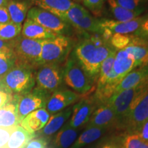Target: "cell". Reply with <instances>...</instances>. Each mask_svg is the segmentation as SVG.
I'll use <instances>...</instances> for the list:
<instances>
[{
	"label": "cell",
	"instance_id": "ab89813d",
	"mask_svg": "<svg viewBox=\"0 0 148 148\" xmlns=\"http://www.w3.org/2000/svg\"><path fill=\"white\" fill-rule=\"evenodd\" d=\"M10 21V17L6 6L0 7V23H5Z\"/></svg>",
	"mask_w": 148,
	"mask_h": 148
},
{
	"label": "cell",
	"instance_id": "8fae6325",
	"mask_svg": "<svg viewBox=\"0 0 148 148\" xmlns=\"http://www.w3.org/2000/svg\"><path fill=\"white\" fill-rule=\"evenodd\" d=\"M98 104L94 97L83 98L72 108L71 117L67 121L68 125L74 129L78 130L87 124Z\"/></svg>",
	"mask_w": 148,
	"mask_h": 148
},
{
	"label": "cell",
	"instance_id": "5bb4252c",
	"mask_svg": "<svg viewBox=\"0 0 148 148\" xmlns=\"http://www.w3.org/2000/svg\"><path fill=\"white\" fill-rule=\"evenodd\" d=\"M19 96L14 95L10 101L0 108V128L12 130L20 125L17 111Z\"/></svg>",
	"mask_w": 148,
	"mask_h": 148
},
{
	"label": "cell",
	"instance_id": "1f68e13d",
	"mask_svg": "<svg viewBox=\"0 0 148 148\" xmlns=\"http://www.w3.org/2000/svg\"><path fill=\"white\" fill-rule=\"evenodd\" d=\"M132 38V35L131 34H113L110 38L109 42L114 49L116 50H119L127 47L130 43Z\"/></svg>",
	"mask_w": 148,
	"mask_h": 148
},
{
	"label": "cell",
	"instance_id": "cb8c5ba5",
	"mask_svg": "<svg viewBox=\"0 0 148 148\" xmlns=\"http://www.w3.org/2000/svg\"><path fill=\"white\" fill-rule=\"evenodd\" d=\"M36 136V134L29 132L21 125H18L11 132L5 148H25L27 143Z\"/></svg>",
	"mask_w": 148,
	"mask_h": 148
},
{
	"label": "cell",
	"instance_id": "4fadbf2b",
	"mask_svg": "<svg viewBox=\"0 0 148 148\" xmlns=\"http://www.w3.org/2000/svg\"><path fill=\"white\" fill-rule=\"evenodd\" d=\"M86 127H98L106 129L116 127V116L110 105L106 102L98 104L92 112Z\"/></svg>",
	"mask_w": 148,
	"mask_h": 148
},
{
	"label": "cell",
	"instance_id": "277c9868",
	"mask_svg": "<svg viewBox=\"0 0 148 148\" xmlns=\"http://www.w3.org/2000/svg\"><path fill=\"white\" fill-rule=\"evenodd\" d=\"M63 80L69 87L79 95H85L92 89L95 82L83 69L73 53L63 68Z\"/></svg>",
	"mask_w": 148,
	"mask_h": 148
},
{
	"label": "cell",
	"instance_id": "4dcf8cb0",
	"mask_svg": "<svg viewBox=\"0 0 148 148\" xmlns=\"http://www.w3.org/2000/svg\"><path fill=\"white\" fill-rule=\"evenodd\" d=\"M123 148H148V142L142 139L137 134H126L122 138Z\"/></svg>",
	"mask_w": 148,
	"mask_h": 148
},
{
	"label": "cell",
	"instance_id": "ffe728a7",
	"mask_svg": "<svg viewBox=\"0 0 148 148\" xmlns=\"http://www.w3.org/2000/svg\"><path fill=\"white\" fill-rule=\"evenodd\" d=\"M124 50L130 56H131L140 64V66L148 64V41L132 35V40Z\"/></svg>",
	"mask_w": 148,
	"mask_h": 148
},
{
	"label": "cell",
	"instance_id": "44dd1931",
	"mask_svg": "<svg viewBox=\"0 0 148 148\" xmlns=\"http://www.w3.org/2000/svg\"><path fill=\"white\" fill-rule=\"evenodd\" d=\"M21 34L25 38L34 40H47L53 38L58 34L45 28L32 20L26 18L22 25Z\"/></svg>",
	"mask_w": 148,
	"mask_h": 148
},
{
	"label": "cell",
	"instance_id": "484cf974",
	"mask_svg": "<svg viewBox=\"0 0 148 148\" xmlns=\"http://www.w3.org/2000/svg\"><path fill=\"white\" fill-rule=\"evenodd\" d=\"M108 129L98 127H86L70 148H83L100 138Z\"/></svg>",
	"mask_w": 148,
	"mask_h": 148
},
{
	"label": "cell",
	"instance_id": "7c38bea8",
	"mask_svg": "<svg viewBox=\"0 0 148 148\" xmlns=\"http://www.w3.org/2000/svg\"><path fill=\"white\" fill-rule=\"evenodd\" d=\"M79 97L80 95L71 90L60 88L49 96L45 109L50 114H55L76 102Z\"/></svg>",
	"mask_w": 148,
	"mask_h": 148
},
{
	"label": "cell",
	"instance_id": "8d00e7d4",
	"mask_svg": "<svg viewBox=\"0 0 148 148\" xmlns=\"http://www.w3.org/2000/svg\"><path fill=\"white\" fill-rule=\"evenodd\" d=\"M95 148H123L122 139H110L103 141Z\"/></svg>",
	"mask_w": 148,
	"mask_h": 148
},
{
	"label": "cell",
	"instance_id": "e0dca14e",
	"mask_svg": "<svg viewBox=\"0 0 148 148\" xmlns=\"http://www.w3.org/2000/svg\"><path fill=\"white\" fill-rule=\"evenodd\" d=\"M145 82H148V64L140 66L130 72L116 86L114 94L136 87Z\"/></svg>",
	"mask_w": 148,
	"mask_h": 148
},
{
	"label": "cell",
	"instance_id": "e575fe53",
	"mask_svg": "<svg viewBox=\"0 0 148 148\" xmlns=\"http://www.w3.org/2000/svg\"><path fill=\"white\" fill-rule=\"evenodd\" d=\"M134 35L148 41V14L144 15V18L139 28L134 33Z\"/></svg>",
	"mask_w": 148,
	"mask_h": 148
},
{
	"label": "cell",
	"instance_id": "7402d4cb",
	"mask_svg": "<svg viewBox=\"0 0 148 148\" xmlns=\"http://www.w3.org/2000/svg\"><path fill=\"white\" fill-rule=\"evenodd\" d=\"M38 8H42L60 18L75 4L72 0H30Z\"/></svg>",
	"mask_w": 148,
	"mask_h": 148
},
{
	"label": "cell",
	"instance_id": "d6a6232c",
	"mask_svg": "<svg viewBox=\"0 0 148 148\" xmlns=\"http://www.w3.org/2000/svg\"><path fill=\"white\" fill-rule=\"evenodd\" d=\"M116 1L121 6L132 11L145 10L148 4V0H116Z\"/></svg>",
	"mask_w": 148,
	"mask_h": 148
},
{
	"label": "cell",
	"instance_id": "30bf717a",
	"mask_svg": "<svg viewBox=\"0 0 148 148\" xmlns=\"http://www.w3.org/2000/svg\"><path fill=\"white\" fill-rule=\"evenodd\" d=\"M26 18L36 22L45 28L58 35H64L69 32V24L55 14L36 6L29 9Z\"/></svg>",
	"mask_w": 148,
	"mask_h": 148
},
{
	"label": "cell",
	"instance_id": "603a6c76",
	"mask_svg": "<svg viewBox=\"0 0 148 148\" xmlns=\"http://www.w3.org/2000/svg\"><path fill=\"white\" fill-rule=\"evenodd\" d=\"M78 137V130L68 125L67 122L54 134L52 144L54 148H70Z\"/></svg>",
	"mask_w": 148,
	"mask_h": 148
},
{
	"label": "cell",
	"instance_id": "8992f818",
	"mask_svg": "<svg viewBox=\"0 0 148 148\" xmlns=\"http://www.w3.org/2000/svg\"><path fill=\"white\" fill-rule=\"evenodd\" d=\"M148 89V82L138 85L136 87L124 90L114 94L107 101L116 116V127L121 129L130 107L138 96Z\"/></svg>",
	"mask_w": 148,
	"mask_h": 148
},
{
	"label": "cell",
	"instance_id": "2e32d148",
	"mask_svg": "<svg viewBox=\"0 0 148 148\" xmlns=\"http://www.w3.org/2000/svg\"><path fill=\"white\" fill-rule=\"evenodd\" d=\"M143 18L144 16H139L128 21L102 19L101 20V23L103 28L108 29L112 34H130L134 33L139 28Z\"/></svg>",
	"mask_w": 148,
	"mask_h": 148
},
{
	"label": "cell",
	"instance_id": "52a82bcc",
	"mask_svg": "<svg viewBox=\"0 0 148 148\" xmlns=\"http://www.w3.org/2000/svg\"><path fill=\"white\" fill-rule=\"evenodd\" d=\"M148 119V89L140 94L130 107L121 130L126 134L137 133L142 125Z\"/></svg>",
	"mask_w": 148,
	"mask_h": 148
},
{
	"label": "cell",
	"instance_id": "ba28073f",
	"mask_svg": "<svg viewBox=\"0 0 148 148\" xmlns=\"http://www.w3.org/2000/svg\"><path fill=\"white\" fill-rule=\"evenodd\" d=\"M64 69L60 64H43L35 72V87L52 93L60 89L63 80Z\"/></svg>",
	"mask_w": 148,
	"mask_h": 148
},
{
	"label": "cell",
	"instance_id": "3957f363",
	"mask_svg": "<svg viewBox=\"0 0 148 148\" xmlns=\"http://www.w3.org/2000/svg\"><path fill=\"white\" fill-rule=\"evenodd\" d=\"M42 40L30 39L21 34L11 40V49L15 58V64L37 69L39 66Z\"/></svg>",
	"mask_w": 148,
	"mask_h": 148
},
{
	"label": "cell",
	"instance_id": "f1b7e54d",
	"mask_svg": "<svg viewBox=\"0 0 148 148\" xmlns=\"http://www.w3.org/2000/svg\"><path fill=\"white\" fill-rule=\"evenodd\" d=\"M22 25L12 23H0V39L10 40L19 36L21 33Z\"/></svg>",
	"mask_w": 148,
	"mask_h": 148
},
{
	"label": "cell",
	"instance_id": "4316f807",
	"mask_svg": "<svg viewBox=\"0 0 148 148\" xmlns=\"http://www.w3.org/2000/svg\"><path fill=\"white\" fill-rule=\"evenodd\" d=\"M10 20L12 23L21 25L26 19L29 5L25 1L10 0L6 5Z\"/></svg>",
	"mask_w": 148,
	"mask_h": 148
},
{
	"label": "cell",
	"instance_id": "83f0119b",
	"mask_svg": "<svg viewBox=\"0 0 148 148\" xmlns=\"http://www.w3.org/2000/svg\"><path fill=\"white\" fill-rule=\"evenodd\" d=\"M109 5V8L112 12V15L116 21H128L134 18L138 17L145 10H136L132 11L127 10L118 4L116 0H108L107 1Z\"/></svg>",
	"mask_w": 148,
	"mask_h": 148
},
{
	"label": "cell",
	"instance_id": "f546056e",
	"mask_svg": "<svg viewBox=\"0 0 148 148\" xmlns=\"http://www.w3.org/2000/svg\"><path fill=\"white\" fill-rule=\"evenodd\" d=\"M15 64V58L12 49L0 51V77L8 73Z\"/></svg>",
	"mask_w": 148,
	"mask_h": 148
},
{
	"label": "cell",
	"instance_id": "d590c367",
	"mask_svg": "<svg viewBox=\"0 0 148 148\" xmlns=\"http://www.w3.org/2000/svg\"><path fill=\"white\" fill-rule=\"evenodd\" d=\"M14 95L10 93L0 80V108L12 99Z\"/></svg>",
	"mask_w": 148,
	"mask_h": 148
},
{
	"label": "cell",
	"instance_id": "d4e9b609",
	"mask_svg": "<svg viewBox=\"0 0 148 148\" xmlns=\"http://www.w3.org/2000/svg\"><path fill=\"white\" fill-rule=\"evenodd\" d=\"M71 25L82 32H92L101 35L103 32V28L101 26V20L92 16L89 13V12L73 22Z\"/></svg>",
	"mask_w": 148,
	"mask_h": 148
},
{
	"label": "cell",
	"instance_id": "7bdbcfd3",
	"mask_svg": "<svg viewBox=\"0 0 148 148\" xmlns=\"http://www.w3.org/2000/svg\"><path fill=\"white\" fill-rule=\"evenodd\" d=\"M10 0H0V7L6 6Z\"/></svg>",
	"mask_w": 148,
	"mask_h": 148
},
{
	"label": "cell",
	"instance_id": "b9f144b4",
	"mask_svg": "<svg viewBox=\"0 0 148 148\" xmlns=\"http://www.w3.org/2000/svg\"><path fill=\"white\" fill-rule=\"evenodd\" d=\"M11 49V40H4L0 39V51Z\"/></svg>",
	"mask_w": 148,
	"mask_h": 148
},
{
	"label": "cell",
	"instance_id": "d6986e66",
	"mask_svg": "<svg viewBox=\"0 0 148 148\" xmlns=\"http://www.w3.org/2000/svg\"><path fill=\"white\" fill-rule=\"evenodd\" d=\"M72 113V108L68 107L64 110L51 114L47 123L41 130L39 131L40 134L44 137H49L54 135L64 126Z\"/></svg>",
	"mask_w": 148,
	"mask_h": 148
},
{
	"label": "cell",
	"instance_id": "60d3db41",
	"mask_svg": "<svg viewBox=\"0 0 148 148\" xmlns=\"http://www.w3.org/2000/svg\"><path fill=\"white\" fill-rule=\"evenodd\" d=\"M135 134H137L142 139L148 142V119L143 123L139 131Z\"/></svg>",
	"mask_w": 148,
	"mask_h": 148
},
{
	"label": "cell",
	"instance_id": "f35d334b",
	"mask_svg": "<svg viewBox=\"0 0 148 148\" xmlns=\"http://www.w3.org/2000/svg\"><path fill=\"white\" fill-rule=\"evenodd\" d=\"M13 130L8 129L0 128V148H5L11 132Z\"/></svg>",
	"mask_w": 148,
	"mask_h": 148
},
{
	"label": "cell",
	"instance_id": "836d02e7",
	"mask_svg": "<svg viewBox=\"0 0 148 148\" xmlns=\"http://www.w3.org/2000/svg\"><path fill=\"white\" fill-rule=\"evenodd\" d=\"M105 0H82L86 8L89 9L93 14L100 13Z\"/></svg>",
	"mask_w": 148,
	"mask_h": 148
},
{
	"label": "cell",
	"instance_id": "74e56055",
	"mask_svg": "<svg viewBox=\"0 0 148 148\" xmlns=\"http://www.w3.org/2000/svg\"><path fill=\"white\" fill-rule=\"evenodd\" d=\"M25 148H47V142L44 138H34L27 143Z\"/></svg>",
	"mask_w": 148,
	"mask_h": 148
},
{
	"label": "cell",
	"instance_id": "9a60e30c",
	"mask_svg": "<svg viewBox=\"0 0 148 148\" xmlns=\"http://www.w3.org/2000/svg\"><path fill=\"white\" fill-rule=\"evenodd\" d=\"M138 62L127 54L124 49L116 50L114 56L113 71L120 82L130 72L140 67Z\"/></svg>",
	"mask_w": 148,
	"mask_h": 148
},
{
	"label": "cell",
	"instance_id": "ac0fdd59",
	"mask_svg": "<svg viewBox=\"0 0 148 148\" xmlns=\"http://www.w3.org/2000/svg\"><path fill=\"white\" fill-rule=\"evenodd\" d=\"M51 114L45 108H40L29 113L22 120L20 125L29 132L36 134L43 128Z\"/></svg>",
	"mask_w": 148,
	"mask_h": 148
},
{
	"label": "cell",
	"instance_id": "6da1fadb",
	"mask_svg": "<svg viewBox=\"0 0 148 148\" xmlns=\"http://www.w3.org/2000/svg\"><path fill=\"white\" fill-rule=\"evenodd\" d=\"M116 51L101 36H92L79 42L74 47L73 54L95 82L103 61Z\"/></svg>",
	"mask_w": 148,
	"mask_h": 148
},
{
	"label": "cell",
	"instance_id": "7a4b0ae2",
	"mask_svg": "<svg viewBox=\"0 0 148 148\" xmlns=\"http://www.w3.org/2000/svg\"><path fill=\"white\" fill-rule=\"evenodd\" d=\"M0 80L10 93L16 95L30 92L36 85L34 69L21 64H15Z\"/></svg>",
	"mask_w": 148,
	"mask_h": 148
},
{
	"label": "cell",
	"instance_id": "9c48e42d",
	"mask_svg": "<svg viewBox=\"0 0 148 148\" xmlns=\"http://www.w3.org/2000/svg\"><path fill=\"white\" fill-rule=\"evenodd\" d=\"M51 93L34 87L30 92L20 95L18 101V117L20 123L27 114L40 108H45Z\"/></svg>",
	"mask_w": 148,
	"mask_h": 148
},
{
	"label": "cell",
	"instance_id": "5b68a950",
	"mask_svg": "<svg viewBox=\"0 0 148 148\" xmlns=\"http://www.w3.org/2000/svg\"><path fill=\"white\" fill-rule=\"evenodd\" d=\"M73 45V40L64 35H58L51 39L43 40L39 66L47 64H60L67 57Z\"/></svg>",
	"mask_w": 148,
	"mask_h": 148
}]
</instances>
